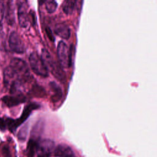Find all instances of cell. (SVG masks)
<instances>
[{"label":"cell","instance_id":"4fadbf2b","mask_svg":"<svg viewBox=\"0 0 157 157\" xmlns=\"http://www.w3.org/2000/svg\"><path fill=\"white\" fill-rule=\"evenodd\" d=\"M44 3L48 13H53L55 11L57 4L55 0H45Z\"/></svg>","mask_w":157,"mask_h":157},{"label":"cell","instance_id":"9c48e42d","mask_svg":"<svg viewBox=\"0 0 157 157\" xmlns=\"http://www.w3.org/2000/svg\"><path fill=\"white\" fill-rule=\"evenodd\" d=\"M54 155L56 157H77L72 150L66 144L58 145L54 151Z\"/></svg>","mask_w":157,"mask_h":157},{"label":"cell","instance_id":"6da1fadb","mask_svg":"<svg viewBox=\"0 0 157 157\" xmlns=\"http://www.w3.org/2000/svg\"><path fill=\"white\" fill-rule=\"evenodd\" d=\"M31 78L29 67L25 61L14 58L4 69L3 82L10 94L21 93L24 85Z\"/></svg>","mask_w":157,"mask_h":157},{"label":"cell","instance_id":"7c38bea8","mask_svg":"<svg viewBox=\"0 0 157 157\" xmlns=\"http://www.w3.org/2000/svg\"><path fill=\"white\" fill-rule=\"evenodd\" d=\"M76 4V0H64L63 4V10L67 14H71L75 8Z\"/></svg>","mask_w":157,"mask_h":157},{"label":"cell","instance_id":"3957f363","mask_svg":"<svg viewBox=\"0 0 157 157\" xmlns=\"http://www.w3.org/2000/svg\"><path fill=\"white\" fill-rule=\"evenodd\" d=\"M41 58H42L48 71L49 70L58 80H63L65 76L63 71L61 69V66L53 60V58L47 50L42 49Z\"/></svg>","mask_w":157,"mask_h":157},{"label":"cell","instance_id":"7a4b0ae2","mask_svg":"<svg viewBox=\"0 0 157 157\" xmlns=\"http://www.w3.org/2000/svg\"><path fill=\"white\" fill-rule=\"evenodd\" d=\"M39 107V105L37 104H29L27 106H26V107L24 109L21 115L18 118L15 120L9 118L4 119L6 129H8L10 132H14L16 130V129L28 118L32 110L37 109Z\"/></svg>","mask_w":157,"mask_h":157},{"label":"cell","instance_id":"8fae6325","mask_svg":"<svg viewBox=\"0 0 157 157\" xmlns=\"http://www.w3.org/2000/svg\"><path fill=\"white\" fill-rule=\"evenodd\" d=\"M38 142L34 139H30L29 140L26 148L27 157H34L37 150Z\"/></svg>","mask_w":157,"mask_h":157},{"label":"cell","instance_id":"30bf717a","mask_svg":"<svg viewBox=\"0 0 157 157\" xmlns=\"http://www.w3.org/2000/svg\"><path fill=\"white\" fill-rule=\"evenodd\" d=\"M54 32L62 39H68L70 37V29L64 23L56 24L54 28Z\"/></svg>","mask_w":157,"mask_h":157},{"label":"cell","instance_id":"8992f818","mask_svg":"<svg viewBox=\"0 0 157 157\" xmlns=\"http://www.w3.org/2000/svg\"><path fill=\"white\" fill-rule=\"evenodd\" d=\"M9 46L10 50L16 53L21 54L25 50V45L21 37L15 31L12 32L9 36Z\"/></svg>","mask_w":157,"mask_h":157},{"label":"cell","instance_id":"ba28073f","mask_svg":"<svg viewBox=\"0 0 157 157\" xmlns=\"http://www.w3.org/2000/svg\"><path fill=\"white\" fill-rule=\"evenodd\" d=\"M18 19L21 27L26 28L28 26L29 17L27 12L26 7L23 2H20L18 6Z\"/></svg>","mask_w":157,"mask_h":157},{"label":"cell","instance_id":"5bb4252c","mask_svg":"<svg viewBox=\"0 0 157 157\" xmlns=\"http://www.w3.org/2000/svg\"><path fill=\"white\" fill-rule=\"evenodd\" d=\"M3 15H4V7H3V3H2L1 1H0V31L2 29V21L3 18Z\"/></svg>","mask_w":157,"mask_h":157},{"label":"cell","instance_id":"52a82bcc","mask_svg":"<svg viewBox=\"0 0 157 157\" xmlns=\"http://www.w3.org/2000/svg\"><path fill=\"white\" fill-rule=\"evenodd\" d=\"M26 101V98L22 93L12 94L11 96H5L2 98V102L8 107H13Z\"/></svg>","mask_w":157,"mask_h":157},{"label":"cell","instance_id":"9a60e30c","mask_svg":"<svg viewBox=\"0 0 157 157\" xmlns=\"http://www.w3.org/2000/svg\"><path fill=\"white\" fill-rule=\"evenodd\" d=\"M0 129L4 131L6 129L5 120L3 118H0Z\"/></svg>","mask_w":157,"mask_h":157},{"label":"cell","instance_id":"277c9868","mask_svg":"<svg viewBox=\"0 0 157 157\" xmlns=\"http://www.w3.org/2000/svg\"><path fill=\"white\" fill-rule=\"evenodd\" d=\"M29 61L31 68L36 74L44 77H47L48 75V71L42 58L36 52L31 53Z\"/></svg>","mask_w":157,"mask_h":157},{"label":"cell","instance_id":"5b68a950","mask_svg":"<svg viewBox=\"0 0 157 157\" xmlns=\"http://www.w3.org/2000/svg\"><path fill=\"white\" fill-rule=\"evenodd\" d=\"M57 55L59 63L62 67L68 68L71 65V53L67 45L63 41L58 43Z\"/></svg>","mask_w":157,"mask_h":157},{"label":"cell","instance_id":"e0dca14e","mask_svg":"<svg viewBox=\"0 0 157 157\" xmlns=\"http://www.w3.org/2000/svg\"><path fill=\"white\" fill-rule=\"evenodd\" d=\"M44 1H45V0H39V3H40V4H42V3H44Z\"/></svg>","mask_w":157,"mask_h":157},{"label":"cell","instance_id":"2e32d148","mask_svg":"<svg viewBox=\"0 0 157 157\" xmlns=\"http://www.w3.org/2000/svg\"><path fill=\"white\" fill-rule=\"evenodd\" d=\"M46 31H47V36H48V37H49V39H50L51 40L53 41V40H54V37H53V36L52 35V33L50 29H48V28H47Z\"/></svg>","mask_w":157,"mask_h":157}]
</instances>
